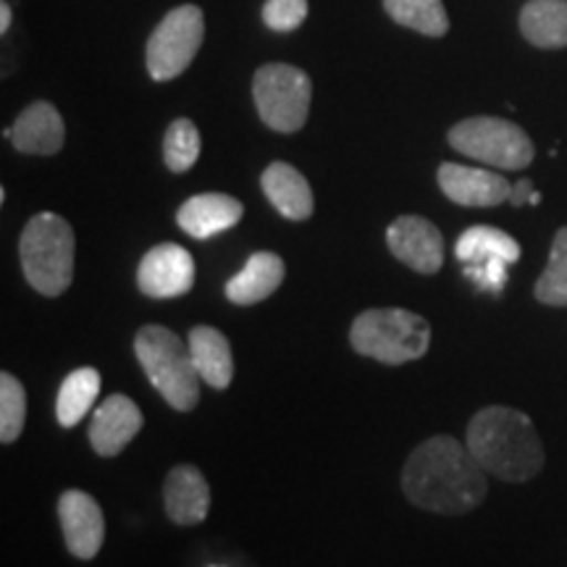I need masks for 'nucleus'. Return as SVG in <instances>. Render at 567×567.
I'll use <instances>...</instances> for the list:
<instances>
[{
    "label": "nucleus",
    "mask_w": 567,
    "mask_h": 567,
    "mask_svg": "<svg viewBox=\"0 0 567 567\" xmlns=\"http://www.w3.org/2000/svg\"><path fill=\"white\" fill-rule=\"evenodd\" d=\"M205 21L197 6L168 11L147 40V71L155 82H168L184 74L203 45Z\"/></svg>",
    "instance_id": "8"
},
{
    "label": "nucleus",
    "mask_w": 567,
    "mask_h": 567,
    "mask_svg": "<svg viewBox=\"0 0 567 567\" xmlns=\"http://www.w3.org/2000/svg\"><path fill=\"white\" fill-rule=\"evenodd\" d=\"M386 245L400 264L431 276L444 264V237L429 218L400 216L386 229Z\"/></svg>",
    "instance_id": "11"
},
{
    "label": "nucleus",
    "mask_w": 567,
    "mask_h": 567,
    "mask_svg": "<svg viewBox=\"0 0 567 567\" xmlns=\"http://www.w3.org/2000/svg\"><path fill=\"white\" fill-rule=\"evenodd\" d=\"M101 394V373L95 368H76L63 379L55 400V417L63 429H74Z\"/></svg>",
    "instance_id": "22"
},
{
    "label": "nucleus",
    "mask_w": 567,
    "mask_h": 567,
    "mask_svg": "<svg viewBox=\"0 0 567 567\" xmlns=\"http://www.w3.org/2000/svg\"><path fill=\"white\" fill-rule=\"evenodd\" d=\"M455 255L463 266H486L496 260L513 266L520 260V245L507 231L494 229V226H471L460 234Z\"/></svg>",
    "instance_id": "20"
},
{
    "label": "nucleus",
    "mask_w": 567,
    "mask_h": 567,
    "mask_svg": "<svg viewBox=\"0 0 567 567\" xmlns=\"http://www.w3.org/2000/svg\"><path fill=\"white\" fill-rule=\"evenodd\" d=\"M520 32L536 48H567V0H530L520 11Z\"/></svg>",
    "instance_id": "21"
},
{
    "label": "nucleus",
    "mask_w": 567,
    "mask_h": 567,
    "mask_svg": "<svg viewBox=\"0 0 567 567\" xmlns=\"http://www.w3.org/2000/svg\"><path fill=\"white\" fill-rule=\"evenodd\" d=\"M74 229L59 213H38L27 221L19 239V258L34 292L45 297L66 292L74 279Z\"/></svg>",
    "instance_id": "3"
},
{
    "label": "nucleus",
    "mask_w": 567,
    "mask_h": 567,
    "mask_svg": "<svg viewBox=\"0 0 567 567\" xmlns=\"http://www.w3.org/2000/svg\"><path fill=\"white\" fill-rule=\"evenodd\" d=\"M59 520L63 542L71 557L95 559L101 555L105 542V517L103 509L90 494L80 488H69L59 499Z\"/></svg>",
    "instance_id": "10"
},
{
    "label": "nucleus",
    "mask_w": 567,
    "mask_h": 567,
    "mask_svg": "<svg viewBox=\"0 0 567 567\" xmlns=\"http://www.w3.org/2000/svg\"><path fill=\"white\" fill-rule=\"evenodd\" d=\"M134 354L151 384L179 413H189L200 402V373L189 352L166 326H142L134 337Z\"/></svg>",
    "instance_id": "4"
},
{
    "label": "nucleus",
    "mask_w": 567,
    "mask_h": 567,
    "mask_svg": "<svg viewBox=\"0 0 567 567\" xmlns=\"http://www.w3.org/2000/svg\"><path fill=\"white\" fill-rule=\"evenodd\" d=\"M471 455L492 476L523 484L544 467V446L534 421L520 410L492 405L478 410L467 425L465 439Z\"/></svg>",
    "instance_id": "2"
},
{
    "label": "nucleus",
    "mask_w": 567,
    "mask_h": 567,
    "mask_svg": "<svg viewBox=\"0 0 567 567\" xmlns=\"http://www.w3.org/2000/svg\"><path fill=\"white\" fill-rule=\"evenodd\" d=\"M163 505L176 526H200L210 509V486L195 465H176L163 484Z\"/></svg>",
    "instance_id": "14"
},
{
    "label": "nucleus",
    "mask_w": 567,
    "mask_h": 567,
    "mask_svg": "<svg viewBox=\"0 0 567 567\" xmlns=\"http://www.w3.org/2000/svg\"><path fill=\"white\" fill-rule=\"evenodd\" d=\"M402 492L425 513L465 515L486 499V471L467 444L431 436L415 446L402 467Z\"/></svg>",
    "instance_id": "1"
},
{
    "label": "nucleus",
    "mask_w": 567,
    "mask_h": 567,
    "mask_svg": "<svg viewBox=\"0 0 567 567\" xmlns=\"http://www.w3.org/2000/svg\"><path fill=\"white\" fill-rule=\"evenodd\" d=\"M350 344L363 358L384 365H405L429 352L431 326L413 310L373 308L352 321Z\"/></svg>",
    "instance_id": "5"
},
{
    "label": "nucleus",
    "mask_w": 567,
    "mask_h": 567,
    "mask_svg": "<svg viewBox=\"0 0 567 567\" xmlns=\"http://www.w3.org/2000/svg\"><path fill=\"white\" fill-rule=\"evenodd\" d=\"M287 266L276 252H255L237 276L226 281V300L234 305H255L271 297L281 287Z\"/></svg>",
    "instance_id": "18"
},
{
    "label": "nucleus",
    "mask_w": 567,
    "mask_h": 567,
    "mask_svg": "<svg viewBox=\"0 0 567 567\" xmlns=\"http://www.w3.org/2000/svg\"><path fill=\"white\" fill-rule=\"evenodd\" d=\"M384 9L396 24L429 38H442L450 30V17L442 0H384Z\"/></svg>",
    "instance_id": "23"
},
{
    "label": "nucleus",
    "mask_w": 567,
    "mask_h": 567,
    "mask_svg": "<svg viewBox=\"0 0 567 567\" xmlns=\"http://www.w3.org/2000/svg\"><path fill=\"white\" fill-rule=\"evenodd\" d=\"M252 97L266 126H271L274 132L292 134L308 122L313 84L302 69L289 66V63H268L255 71Z\"/></svg>",
    "instance_id": "7"
},
{
    "label": "nucleus",
    "mask_w": 567,
    "mask_h": 567,
    "mask_svg": "<svg viewBox=\"0 0 567 567\" xmlns=\"http://www.w3.org/2000/svg\"><path fill=\"white\" fill-rule=\"evenodd\" d=\"M203 140L197 126L189 118H176L163 137V161L174 174H184L200 158Z\"/></svg>",
    "instance_id": "25"
},
{
    "label": "nucleus",
    "mask_w": 567,
    "mask_h": 567,
    "mask_svg": "<svg viewBox=\"0 0 567 567\" xmlns=\"http://www.w3.org/2000/svg\"><path fill=\"white\" fill-rule=\"evenodd\" d=\"M450 145L467 158L486 163V166L517 172L534 161V142L520 126L496 116H473L455 124L446 134Z\"/></svg>",
    "instance_id": "6"
},
{
    "label": "nucleus",
    "mask_w": 567,
    "mask_h": 567,
    "mask_svg": "<svg viewBox=\"0 0 567 567\" xmlns=\"http://www.w3.org/2000/svg\"><path fill=\"white\" fill-rule=\"evenodd\" d=\"M27 421V392L17 375L0 373V442H17Z\"/></svg>",
    "instance_id": "26"
},
{
    "label": "nucleus",
    "mask_w": 567,
    "mask_h": 567,
    "mask_svg": "<svg viewBox=\"0 0 567 567\" xmlns=\"http://www.w3.org/2000/svg\"><path fill=\"white\" fill-rule=\"evenodd\" d=\"M264 193L276 210L289 221H308L313 216V189L289 163L276 161L260 176Z\"/></svg>",
    "instance_id": "17"
},
{
    "label": "nucleus",
    "mask_w": 567,
    "mask_h": 567,
    "mask_svg": "<svg viewBox=\"0 0 567 567\" xmlns=\"http://www.w3.org/2000/svg\"><path fill=\"white\" fill-rule=\"evenodd\" d=\"M142 429V410L126 394H113L95 410L90 423V444L97 455L116 457Z\"/></svg>",
    "instance_id": "13"
},
{
    "label": "nucleus",
    "mask_w": 567,
    "mask_h": 567,
    "mask_svg": "<svg viewBox=\"0 0 567 567\" xmlns=\"http://www.w3.org/2000/svg\"><path fill=\"white\" fill-rule=\"evenodd\" d=\"M195 284V260L182 245L163 243L145 252L137 268L140 292L151 300H174Z\"/></svg>",
    "instance_id": "9"
},
{
    "label": "nucleus",
    "mask_w": 567,
    "mask_h": 567,
    "mask_svg": "<svg viewBox=\"0 0 567 567\" xmlns=\"http://www.w3.org/2000/svg\"><path fill=\"white\" fill-rule=\"evenodd\" d=\"M189 352L197 365V373L213 389H229L234 379V354L231 344L221 331L213 326H195L189 331Z\"/></svg>",
    "instance_id": "19"
},
{
    "label": "nucleus",
    "mask_w": 567,
    "mask_h": 567,
    "mask_svg": "<svg viewBox=\"0 0 567 567\" xmlns=\"http://www.w3.org/2000/svg\"><path fill=\"white\" fill-rule=\"evenodd\" d=\"M245 208L237 197L224 193H203L189 197L176 213V224L182 226L189 237L210 239L231 226L243 221Z\"/></svg>",
    "instance_id": "16"
},
{
    "label": "nucleus",
    "mask_w": 567,
    "mask_h": 567,
    "mask_svg": "<svg viewBox=\"0 0 567 567\" xmlns=\"http://www.w3.org/2000/svg\"><path fill=\"white\" fill-rule=\"evenodd\" d=\"M534 182L530 179H520L517 184H513V193H509V203L515 208H523V205H530V197H534Z\"/></svg>",
    "instance_id": "28"
},
{
    "label": "nucleus",
    "mask_w": 567,
    "mask_h": 567,
    "mask_svg": "<svg viewBox=\"0 0 567 567\" xmlns=\"http://www.w3.org/2000/svg\"><path fill=\"white\" fill-rule=\"evenodd\" d=\"M436 179L442 193L465 208H494V205L507 203L513 193V184L502 174L460 166V163H442Z\"/></svg>",
    "instance_id": "12"
},
{
    "label": "nucleus",
    "mask_w": 567,
    "mask_h": 567,
    "mask_svg": "<svg viewBox=\"0 0 567 567\" xmlns=\"http://www.w3.org/2000/svg\"><path fill=\"white\" fill-rule=\"evenodd\" d=\"M308 17V0H268L264 6V21L274 32H292Z\"/></svg>",
    "instance_id": "27"
},
{
    "label": "nucleus",
    "mask_w": 567,
    "mask_h": 567,
    "mask_svg": "<svg viewBox=\"0 0 567 567\" xmlns=\"http://www.w3.org/2000/svg\"><path fill=\"white\" fill-rule=\"evenodd\" d=\"M536 300L549 308H567V226L555 234L549 264L536 281Z\"/></svg>",
    "instance_id": "24"
},
{
    "label": "nucleus",
    "mask_w": 567,
    "mask_h": 567,
    "mask_svg": "<svg viewBox=\"0 0 567 567\" xmlns=\"http://www.w3.org/2000/svg\"><path fill=\"white\" fill-rule=\"evenodd\" d=\"M6 137H11L19 153L55 155L63 147V140H66V126H63V118L55 111V105L40 101L19 113L11 130H6Z\"/></svg>",
    "instance_id": "15"
},
{
    "label": "nucleus",
    "mask_w": 567,
    "mask_h": 567,
    "mask_svg": "<svg viewBox=\"0 0 567 567\" xmlns=\"http://www.w3.org/2000/svg\"><path fill=\"white\" fill-rule=\"evenodd\" d=\"M11 27V6L3 3L0 6V32H9Z\"/></svg>",
    "instance_id": "29"
}]
</instances>
